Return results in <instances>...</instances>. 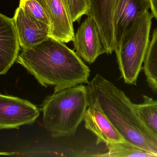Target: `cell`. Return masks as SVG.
<instances>
[{
    "instance_id": "1",
    "label": "cell",
    "mask_w": 157,
    "mask_h": 157,
    "mask_svg": "<svg viewBox=\"0 0 157 157\" xmlns=\"http://www.w3.org/2000/svg\"><path fill=\"white\" fill-rule=\"evenodd\" d=\"M16 62L42 86H54V92L89 82V68L64 42L51 37L22 49Z\"/></svg>"
},
{
    "instance_id": "2",
    "label": "cell",
    "mask_w": 157,
    "mask_h": 157,
    "mask_svg": "<svg viewBox=\"0 0 157 157\" xmlns=\"http://www.w3.org/2000/svg\"><path fill=\"white\" fill-rule=\"evenodd\" d=\"M88 96L98 99L108 119L128 143L157 157V135L138 114L122 90L100 75L88 83Z\"/></svg>"
},
{
    "instance_id": "3",
    "label": "cell",
    "mask_w": 157,
    "mask_h": 157,
    "mask_svg": "<svg viewBox=\"0 0 157 157\" xmlns=\"http://www.w3.org/2000/svg\"><path fill=\"white\" fill-rule=\"evenodd\" d=\"M88 105L87 89L82 84L55 91L41 105L43 125L54 138L73 136Z\"/></svg>"
},
{
    "instance_id": "4",
    "label": "cell",
    "mask_w": 157,
    "mask_h": 157,
    "mask_svg": "<svg viewBox=\"0 0 157 157\" xmlns=\"http://www.w3.org/2000/svg\"><path fill=\"white\" fill-rule=\"evenodd\" d=\"M153 14L146 12L125 33L115 51L121 77L136 85L147 49Z\"/></svg>"
},
{
    "instance_id": "5",
    "label": "cell",
    "mask_w": 157,
    "mask_h": 157,
    "mask_svg": "<svg viewBox=\"0 0 157 157\" xmlns=\"http://www.w3.org/2000/svg\"><path fill=\"white\" fill-rule=\"evenodd\" d=\"M39 116V109L28 100L0 94V129L32 124Z\"/></svg>"
},
{
    "instance_id": "6",
    "label": "cell",
    "mask_w": 157,
    "mask_h": 157,
    "mask_svg": "<svg viewBox=\"0 0 157 157\" xmlns=\"http://www.w3.org/2000/svg\"><path fill=\"white\" fill-rule=\"evenodd\" d=\"M87 15L96 22L105 53L112 54L117 48L115 40L114 16L117 0H89Z\"/></svg>"
},
{
    "instance_id": "7",
    "label": "cell",
    "mask_w": 157,
    "mask_h": 157,
    "mask_svg": "<svg viewBox=\"0 0 157 157\" xmlns=\"http://www.w3.org/2000/svg\"><path fill=\"white\" fill-rule=\"evenodd\" d=\"M88 97V105L84 121L86 129L96 135V145L127 142L108 119L98 99L89 96Z\"/></svg>"
},
{
    "instance_id": "8",
    "label": "cell",
    "mask_w": 157,
    "mask_h": 157,
    "mask_svg": "<svg viewBox=\"0 0 157 157\" xmlns=\"http://www.w3.org/2000/svg\"><path fill=\"white\" fill-rule=\"evenodd\" d=\"M50 21V37L64 43L72 41L73 21L65 0H38Z\"/></svg>"
},
{
    "instance_id": "9",
    "label": "cell",
    "mask_w": 157,
    "mask_h": 157,
    "mask_svg": "<svg viewBox=\"0 0 157 157\" xmlns=\"http://www.w3.org/2000/svg\"><path fill=\"white\" fill-rule=\"evenodd\" d=\"M72 41L76 53L90 64L105 53L98 26L89 16L78 28Z\"/></svg>"
},
{
    "instance_id": "10",
    "label": "cell",
    "mask_w": 157,
    "mask_h": 157,
    "mask_svg": "<svg viewBox=\"0 0 157 157\" xmlns=\"http://www.w3.org/2000/svg\"><path fill=\"white\" fill-rule=\"evenodd\" d=\"M22 49H28L50 37V27L18 6L13 18Z\"/></svg>"
},
{
    "instance_id": "11",
    "label": "cell",
    "mask_w": 157,
    "mask_h": 157,
    "mask_svg": "<svg viewBox=\"0 0 157 157\" xmlns=\"http://www.w3.org/2000/svg\"><path fill=\"white\" fill-rule=\"evenodd\" d=\"M149 8V0H117L114 24L117 47L125 33Z\"/></svg>"
},
{
    "instance_id": "12",
    "label": "cell",
    "mask_w": 157,
    "mask_h": 157,
    "mask_svg": "<svg viewBox=\"0 0 157 157\" xmlns=\"http://www.w3.org/2000/svg\"><path fill=\"white\" fill-rule=\"evenodd\" d=\"M20 50L13 18L0 13V75L6 73L16 61Z\"/></svg>"
},
{
    "instance_id": "13",
    "label": "cell",
    "mask_w": 157,
    "mask_h": 157,
    "mask_svg": "<svg viewBox=\"0 0 157 157\" xmlns=\"http://www.w3.org/2000/svg\"><path fill=\"white\" fill-rule=\"evenodd\" d=\"M143 70L148 85L157 93V29L153 32L149 42Z\"/></svg>"
},
{
    "instance_id": "14",
    "label": "cell",
    "mask_w": 157,
    "mask_h": 157,
    "mask_svg": "<svg viewBox=\"0 0 157 157\" xmlns=\"http://www.w3.org/2000/svg\"><path fill=\"white\" fill-rule=\"evenodd\" d=\"M143 98V102L135 107L145 124L157 135V100L145 95Z\"/></svg>"
},
{
    "instance_id": "15",
    "label": "cell",
    "mask_w": 157,
    "mask_h": 157,
    "mask_svg": "<svg viewBox=\"0 0 157 157\" xmlns=\"http://www.w3.org/2000/svg\"><path fill=\"white\" fill-rule=\"evenodd\" d=\"M109 151L95 156L109 157H156L128 142L115 143L107 145Z\"/></svg>"
},
{
    "instance_id": "16",
    "label": "cell",
    "mask_w": 157,
    "mask_h": 157,
    "mask_svg": "<svg viewBox=\"0 0 157 157\" xmlns=\"http://www.w3.org/2000/svg\"><path fill=\"white\" fill-rule=\"evenodd\" d=\"M19 6L33 17L50 27V21L48 15L38 0H20Z\"/></svg>"
},
{
    "instance_id": "17",
    "label": "cell",
    "mask_w": 157,
    "mask_h": 157,
    "mask_svg": "<svg viewBox=\"0 0 157 157\" xmlns=\"http://www.w3.org/2000/svg\"><path fill=\"white\" fill-rule=\"evenodd\" d=\"M73 22L87 15L89 8V0H65Z\"/></svg>"
},
{
    "instance_id": "18",
    "label": "cell",
    "mask_w": 157,
    "mask_h": 157,
    "mask_svg": "<svg viewBox=\"0 0 157 157\" xmlns=\"http://www.w3.org/2000/svg\"><path fill=\"white\" fill-rule=\"evenodd\" d=\"M153 16L157 19V0H149Z\"/></svg>"
}]
</instances>
